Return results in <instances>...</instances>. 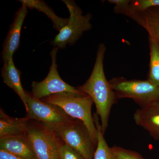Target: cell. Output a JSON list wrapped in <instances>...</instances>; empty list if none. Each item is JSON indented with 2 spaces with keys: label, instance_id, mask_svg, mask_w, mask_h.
I'll use <instances>...</instances> for the list:
<instances>
[{
  "label": "cell",
  "instance_id": "obj_20",
  "mask_svg": "<svg viewBox=\"0 0 159 159\" xmlns=\"http://www.w3.org/2000/svg\"><path fill=\"white\" fill-rule=\"evenodd\" d=\"M130 0H108V2L114 5L115 13L128 16L129 11Z\"/></svg>",
  "mask_w": 159,
  "mask_h": 159
},
{
  "label": "cell",
  "instance_id": "obj_21",
  "mask_svg": "<svg viewBox=\"0 0 159 159\" xmlns=\"http://www.w3.org/2000/svg\"><path fill=\"white\" fill-rule=\"evenodd\" d=\"M0 159H24L0 149Z\"/></svg>",
  "mask_w": 159,
  "mask_h": 159
},
{
  "label": "cell",
  "instance_id": "obj_8",
  "mask_svg": "<svg viewBox=\"0 0 159 159\" xmlns=\"http://www.w3.org/2000/svg\"><path fill=\"white\" fill-rule=\"evenodd\" d=\"M58 50L59 48L55 47L50 53L51 65L47 77L42 81H34L31 84L32 95L36 99L41 100L51 95L64 92H81L77 88L65 82L60 76L56 63V56Z\"/></svg>",
  "mask_w": 159,
  "mask_h": 159
},
{
  "label": "cell",
  "instance_id": "obj_14",
  "mask_svg": "<svg viewBox=\"0 0 159 159\" xmlns=\"http://www.w3.org/2000/svg\"><path fill=\"white\" fill-rule=\"evenodd\" d=\"M22 5L28 9H34L41 11L52 21L54 29L60 31L67 24L69 19L63 18L57 16L53 9L44 1L40 0H20Z\"/></svg>",
  "mask_w": 159,
  "mask_h": 159
},
{
  "label": "cell",
  "instance_id": "obj_10",
  "mask_svg": "<svg viewBox=\"0 0 159 159\" xmlns=\"http://www.w3.org/2000/svg\"><path fill=\"white\" fill-rule=\"evenodd\" d=\"M0 149L24 159H38L26 135L0 139Z\"/></svg>",
  "mask_w": 159,
  "mask_h": 159
},
{
  "label": "cell",
  "instance_id": "obj_1",
  "mask_svg": "<svg viewBox=\"0 0 159 159\" xmlns=\"http://www.w3.org/2000/svg\"><path fill=\"white\" fill-rule=\"evenodd\" d=\"M106 47L101 43L97 49L96 61L90 76L86 82L77 88L89 96L96 106L103 134L108 127L111 109L116 101V93L106 77L103 60Z\"/></svg>",
  "mask_w": 159,
  "mask_h": 159
},
{
  "label": "cell",
  "instance_id": "obj_2",
  "mask_svg": "<svg viewBox=\"0 0 159 159\" xmlns=\"http://www.w3.org/2000/svg\"><path fill=\"white\" fill-rule=\"evenodd\" d=\"M42 101L57 106L69 116L79 120L88 130L95 145H97V130L92 115L93 102L89 96L82 92H64L51 95Z\"/></svg>",
  "mask_w": 159,
  "mask_h": 159
},
{
  "label": "cell",
  "instance_id": "obj_3",
  "mask_svg": "<svg viewBox=\"0 0 159 159\" xmlns=\"http://www.w3.org/2000/svg\"><path fill=\"white\" fill-rule=\"evenodd\" d=\"M117 99H133L141 107L159 101V88L150 81L115 77L109 80Z\"/></svg>",
  "mask_w": 159,
  "mask_h": 159
},
{
  "label": "cell",
  "instance_id": "obj_17",
  "mask_svg": "<svg viewBox=\"0 0 159 159\" xmlns=\"http://www.w3.org/2000/svg\"><path fill=\"white\" fill-rule=\"evenodd\" d=\"M159 7V0L131 1L128 16L133 13H142L153 7Z\"/></svg>",
  "mask_w": 159,
  "mask_h": 159
},
{
  "label": "cell",
  "instance_id": "obj_5",
  "mask_svg": "<svg viewBox=\"0 0 159 159\" xmlns=\"http://www.w3.org/2000/svg\"><path fill=\"white\" fill-rule=\"evenodd\" d=\"M27 95L26 118L28 120L33 119L41 122L43 125L53 132L72 121L57 106L43 102L28 93Z\"/></svg>",
  "mask_w": 159,
  "mask_h": 159
},
{
  "label": "cell",
  "instance_id": "obj_16",
  "mask_svg": "<svg viewBox=\"0 0 159 159\" xmlns=\"http://www.w3.org/2000/svg\"><path fill=\"white\" fill-rule=\"evenodd\" d=\"M150 62L148 80L159 88V47L152 38H148Z\"/></svg>",
  "mask_w": 159,
  "mask_h": 159
},
{
  "label": "cell",
  "instance_id": "obj_11",
  "mask_svg": "<svg viewBox=\"0 0 159 159\" xmlns=\"http://www.w3.org/2000/svg\"><path fill=\"white\" fill-rule=\"evenodd\" d=\"M1 74L3 82L17 94L27 110V93L24 90L22 85L20 71L15 66L13 58L4 63Z\"/></svg>",
  "mask_w": 159,
  "mask_h": 159
},
{
  "label": "cell",
  "instance_id": "obj_19",
  "mask_svg": "<svg viewBox=\"0 0 159 159\" xmlns=\"http://www.w3.org/2000/svg\"><path fill=\"white\" fill-rule=\"evenodd\" d=\"M111 148L117 159H146L134 152L121 147L115 146Z\"/></svg>",
  "mask_w": 159,
  "mask_h": 159
},
{
  "label": "cell",
  "instance_id": "obj_15",
  "mask_svg": "<svg viewBox=\"0 0 159 159\" xmlns=\"http://www.w3.org/2000/svg\"><path fill=\"white\" fill-rule=\"evenodd\" d=\"M94 122L97 130V148L93 159H117L111 148H110L103 137L99 116L94 113Z\"/></svg>",
  "mask_w": 159,
  "mask_h": 159
},
{
  "label": "cell",
  "instance_id": "obj_4",
  "mask_svg": "<svg viewBox=\"0 0 159 159\" xmlns=\"http://www.w3.org/2000/svg\"><path fill=\"white\" fill-rule=\"evenodd\" d=\"M70 12L68 22L59 31L51 42V44L61 49L67 45H74L82 36L84 32L92 28V16L90 13L83 15L82 10L74 1L62 0Z\"/></svg>",
  "mask_w": 159,
  "mask_h": 159
},
{
  "label": "cell",
  "instance_id": "obj_13",
  "mask_svg": "<svg viewBox=\"0 0 159 159\" xmlns=\"http://www.w3.org/2000/svg\"><path fill=\"white\" fill-rule=\"evenodd\" d=\"M27 118H15L0 111V139L5 137L26 135L29 127Z\"/></svg>",
  "mask_w": 159,
  "mask_h": 159
},
{
  "label": "cell",
  "instance_id": "obj_7",
  "mask_svg": "<svg viewBox=\"0 0 159 159\" xmlns=\"http://www.w3.org/2000/svg\"><path fill=\"white\" fill-rule=\"evenodd\" d=\"M26 135L38 159H59L61 145L53 131L43 125L29 124Z\"/></svg>",
  "mask_w": 159,
  "mask_h": 159
},
{
  "label": "cell",
  "instance_id": "obj_9",
  "mask_svg": "<svg viewBox=\"0 0 159 159\" xmlns=\"http://www.w3.org/2000/svg\"><path fill=\"white\" fill-rule=\"evenodd\" d=\"M28 12V8L22 5L16 12L13 22L3 43L2 58L4 63L12 58L13 54L19 47L22 27Z\"/></svg>",
  "mask_w": 159,
  "mask_h": 159
},
{
  "label": "cell",
  "instance_id": "obj_12",
  "mask_svg": "<svg viewBox=\"0 0 159 159\" xmlns=\"http://www.w3.org/2000/svg\"><path fill=\"white\" fill-rule=\"evenodd\" d=\"M129 17L144 28L159 47V7L150 8L142 13H133Z\"/></svg>",
  "mask_w": 159,
  "mask_h": 159
},
{
  "label": "cell",
  "instance_id": "obj_6",
  "mask_svg": "<svg viewBox=\"0 0 159 159\" xmlns=\"http://www.w3.org/2000/svg\"><path fill=\"white\" fill-rule=\"evenodd\" d=\"M57 137L79 152L84 159H93V141L88 130L81 121L77 120L61 126L53 131Z\"/></svg>",
  "mask_w": 159,
  "mask_h": 159
},
{
  "label": "cell",
  "instance_id": "obj_18",
  "mask_svg": "<svg viewBox=\"0 0 159 159\" xmlns=\"http://www.w3.org/2000/svg\"><path fill=\"white\" fill-rule=\"evenodd\" d=\"M59 159H84L79 152L64 143L60 146Z\"/></svg>",
  "mask_w": 159,
  "mask_h": 159
}]
</instances>
